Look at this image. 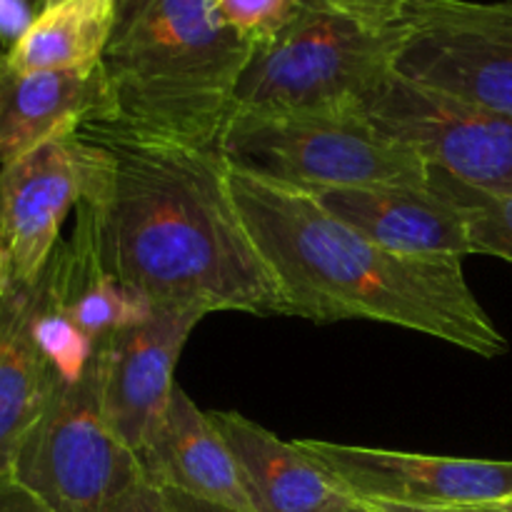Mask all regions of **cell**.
<instances>
[{"mask_svg":"<svg viewBox=\"0 0 512 512\" xmlns=\"http://www.w3.org/2000/svg\"><path fill=\"white\" fill-rule=\"evenodd\" d=\"M83 205L105 270L153 308L288 315L218 150L85 120Z\"/></svg>","mask_w":512,"mask_h":512,"instance_id":"obj_1","label":"cell"},{"mask_svg":"<svg viewBox=\"0 0 512 512\" xmlns=\"http://www.w3.org/2000/svg\"><path fill=\"white\" fill-rule=\"evenodd\" d=\"M228 180L290 318L318 325L368 320L480 358L508 353V340L470 290L460 258L395 253L330 215L305 190L235 168Z\"/></svg>","mask_w":512,"mask_h":512,"instance_id":"obj_2","label":"cell"},{"mask_svg":"<svg viewBox=\"0 0 512 512\" xmlns=\"http://www.w3.org/2000/svg\"><path fill=\"white\" fill-rule=\"evenodd\" d=\"M250 53L213 0H115L105 105L88 120L218 150Z\"/></svg>","mask_w":512,"mask_h":512,"instance_id":"obj_3","label":"cell"},{"mask_svg":"<svg viewBox=\"0 0 512 512\" xmlns=\"http://www.w3.org/2000/svg\"><path fill=\"white\" fill-rule=\"evenodd\" d=\"M225 163L293 188L428 185L430 165L388 138L365 103L295 113H233L220 138Z\"/></svg>","mask_w":512,"mask_h":512,"instance_id":"obj_4","label":"cell"},{"mask_svg":"<svg viewBox=\"0 0 512 512\" xmlns=\"http://www.w3.org/2000/svg\"><path fill=\"white\" fill-rule=\"evenodd\" d=\"M398 38V28L375 33L325 5L300 0L285 28L250 53L235 85L233 113L365 103L393 70Z\"/></svg>","mask_w":512,"mask_h":512,"instance_id":"obj_5","label":"cell"},{"mask_svg":"<svg viewBox=\"0 0 512 512\" xmlns=\"http://www.w3.org/2000/svg\"><path fill=\"white\" fill-rule=\"evenodd\" d=\"M103 383L105 353L98 343L78 380H58L15 460L13 480L53 512H108L145 480L140 458L105 415Z\"/></svg>","mask_w":512,"mask_h":512,"instance_id":"obj_6","label":"cell"},{"mask_svg":"<svg viewBox=\"0 0 512 512\" xmlns=\"http://www.w3.org/2000/svg\"><path fill=\"white\" fill-rule=\"evenodd\" d=\"M393 70L512 118V0H408Z\"/></svg>","mask_w":512,"mask_h":512,"instance_id":"obj_7","label":"cell"},{"mask_svg":"<svg viewBox=\"0 0 512 512\" xmlns=\"http://www.w3.org/2000/svg\"><path fill=\"white\" fill-rule=\"evenodd\" d=\"M373 123L430 168L485 193L512 195V118L395 70L365 98Z\"/></svg>","mask_w":512,"mask_h":512,"instance_id":"obj_8","label":"cell"},{"mask_svg":"<svg viewBox=\"0 0 512 512\" xmlns=\"http://www.w3.org/2000/svg\"><path fill=\"white\" fill-rule=\"evenodd\" d=\"M298 443L328 465L360 503L478 508L512 498V460L403 453L318 438Z\"/></svg>","mask_w":512,"mask_h":512,"instance_id":"obj_9","label":"cell"},{"mask_svg":"<svg viewBox=\"0 0 512 512\" xmlns=\"http://www.w3.org/2000/svg\"><path fill=\"white\" fill-rule=\"evenodd\" d=\"M83 140L60 133L0 168V243L10 280L35 285L60 245L65 218L83 200Z\"/></svg>","mask_w":512,"mask_h":512,"instance_id":"obj_10","label":"cell"},{"mask_svg":"<svg viewBox=\"0 0 512 512\" xmlns=\"http://www.w3.org/2000/svg\"><path fill=\"white\" fill-rule=\"evenodd\" d=\"M203 318L198 310L155 308L143 323L100 340L105 353V415L140 460L158 443L178 390L175 365Z\"/></svg>","mask_w":512,"mask_h":512,"instance_id":"obj_11","label":"cell"},{"mask_svg":"<svg viewBox=\"0 0 512 512\" xmlns=\"http://www.w3.org/2000/svg\"><path fill=\"white\" fill-rule=\"evenodd\" d=\"M323 210L405 255H448L468 258V228L458 208L430 185H313L300 188Z\"/></svg>","mask_w":512,"mask_h":512,"instance_id":"obj_12","label":"cell"},{"mask_svg":"<svg viewBox=\"0 0 512 512\" xmlns=\"http://www.w3.org/2000/svg\"><path fill=\"white\" fill-rule=\"evenodd\" d=\"M223 433L253 512H358V498L343 480L298 440H283L235 410H218Z\"/></svg>","mask_w":512,"mask_h":512,"instance_id":"obj_13","label":"cell"},{"mask_svg":"<svg viewBox=\"0 0 512 512\" xmlns=\"http://www.w3.org/2000/svg\"><path fill=\"white\" fill-rule=\"evenodd\" d=\"M105 105L103 68L20 73L0 48V168L60 133L78 130Z\"/></svg>","mask_w":512,"mask_h":512,"instance_id":"obj_14","label":"cell"},{"mask_svg":"<svg viewBox=\"0 0 512 512\" xmlns=\"http://www.w3.org/2000/svg\"><path fill=\"white\" fill-rule=\"evenodd\" d=\"M140 463L145 480L155 488H170L225 508L253 512L238 463L213 415L200 410L180 385L158 443Z\"/></svg>","mask_w":512,"mask_h":512,"instance_id":"obj_15","label":"cell"},{"mask_svg":"<svg viewBox=\"0 0 512 512\" xmlns=\"http://www.w3.org/2000/svg\"><path fill=\"white\" fill-rule=\"evenodd\" d=\"M58 380L33 333V285L10 280L0 295V480L13 478Z\"/></svg>","mask_w":512,"mask_h":512,"instance_id":"obj_16","label":"cell"},{"mask_svg":"<svg viewBox=\"0 0 512 512\" xmlns=\"http://www.w3.org/2000/svg\"><path fill=\"white\" fill-rule=\"evenodd\" d=\"M115 23V0H60L35 15L8 50L20 73L95 70L103 63Z\"/></svg>","mask_w":512,"mask_h":512,"instance_id":"obj_17","label":"cell"},{"mask_svg":"<svg viewBox=\"0 0 512 512\" xmlns=\"http://www.w3.org/2000/svg\"><path fill=\"white\" fill-rule=\"evenodd\" d=\"M430 185L458 208L473 255H493L512 263V195L485 193L435 168H430Z\"/></svg>","mask_w":512,"mask_h":512,"instance_id":"obj_18","label":"cell"},{"mask_svg":"<svg viewBox=\"0 0 512 512\" xmlns=\"http://www.w3.org/2000/svg\"><path fill=\"white\" fill-rule=\"evenodd\" d=\"M213 5L218 18L255 48L285 28L300 0H213Z\"/></svg>","mask_w":512,"mask_h":512,"instance_id":"obj_19","label":"cell"},{"mask_svg":"<svg viewBox=\"0 0 512 512\" xmlns=\"http://www.w3.org/2000/svg\"><path fill=\"white\" fill-rule=\"evenodd\" d=\"M313 3L325 5L333 13L345 15L375 33H388L400 25L408 0H313Z\"/></svg>","mask_w":512,"mask_h":512,"instance_id":"obj_20","label":"cell"},{"mask_svg":"<svg viewBox=\"0 0 512 512\" xmlns=\"http://www.w3.org/2000/svg\"><path fill=\"white\" fill-rule=\"evenodd\" d=\"M38 15L35 0H0V48L8 53Z\"/></svg>","mask_w":512,"mask_h":512,"instance_id":"obj_21","label":"cell"},{"mask_svg":"<svg viewBox=\"0 0 512 512\" xmlns=\"http://www.w3.org/2000/svg\"><path fill=\"white\" fill-rule=\"evenodd\" d=\"M108 512H168V505L160 488H155L150 480H140L128 493L120 495Z\"/></svg>","mask_w":512,"mask_h":512,"instance_id":"obj_22","label":"cell"},{"mask_svg":"<svg viewBox=\"0 0 512 512\" xmlns=\"http://www.w3.org/2000/svg\"><path fill=\"white\" fill-rule=\"evenodd\" d=\"M0 512H53L13 478L0 480Z\"/></svg>","mask_w":512,"mask_h":512,"instance_id":"obj_23","label":"cell"},{"mask_svg":"<svg viewBox=\"0 0 512 512\" xmlns=\"http://www.w3.org/2000/svg\"><path fill=\"white\" fill-rule=\"evenodd\" d=\"M160 493H163L168 512H240L233 508H225V505L193 498V495L178 493V490H170V488H160Z\"/></svg>","mask_w":512,"mask_h":512,"instance_id":"obj_24","label":"cell"},{"mask_svg":"<svg viewBox=\"0 0 512 512\" xmlns=\"http://www.w3.org/2000/svg\"><path fill=\"white\" fill-rule=\"evenodd\" d=\"M370 508L378 512H483L480 508H408V505H370Z\"/></svg>","mask_w":512,"mask_h":512,"instance_id":"obj_25","label":"cell"},{"mask_svg":"<svg viewBox=\"0 0 512 512\" xmlns=\"http://www.w3.org/2000/svg\"><path fill=\"white\" fill-rule=\"evenodd\" d=\"M10 283V265H8V253H5L3 243H0V295L5 293Z\"/></svg>","mask_w":512,"mask_h":512,"instance_id":"obj_26","label":"cell"},{"mask_svg":"<svg viewBox=\"0 0 512 512\" xmlns=\"http://www.w3.org/2000/svg\"><path fill=\"white\" fill-rule=\"evenodd\" d=\"M483 512H512V498L503 500V503H490V505H478Z\"/></svg>","mask_w":512,"mask_h":512,"instance_id":"obj_27","label":"cell"},{"mask_svg":"<svg viewBox=\"0 0 512 512\" xmlns=\"http://www.w3.org/2000/svg\"><path fill=\"white\" fill-rule=\"evenodd\" d=\"M55 3H60V0H40V10L48 8V5H55Z\"/></svg>","mask_w":512,"mask_h":512,"instance_id":"obj_28","label":"cell"},{"mask_svg":"<svg viewBox=\"0 0 512 512\" xmlns=\"http://www.w3.org/2000/svg\"><path fill=\"white\" fill-rule=\"evenodd\" d=\"M360 512H378V510H375V508H370L368 503H363V510H360Z\"/></svg>","mask_w":512,"mask_h":512,"instance_id":"obj_29","label":"cell"},{"mask_svg":"<svg viewBox=\"0 0 512 512\" xmlns=\"http://www.w3.org/2000/svg\"><path fill=\"white\" fill-rule=\"evenodd\" d=\"M35 5H38V13H40V0H35Z\"/></svg>","mask_w":512,"mask_h":512,"instance_id":"obj_30","label":"cell"},{"mask_svg":"<svg viewBox=\"0 0 512 512\" xmlns=\"http://www.w3.org/2000/svg\"><path fill=\"white\" fill-rule=\"evenodd\" d=\"M360 510H363V508H360ZM360 510H358V512H360Z\"/></svg>","mask_w":512,"mask_h":512,"instance_id":"obj_31","label":"cell"}]
</instances>
